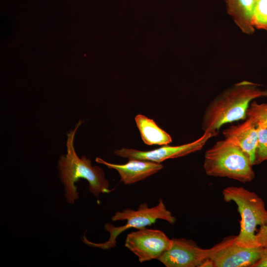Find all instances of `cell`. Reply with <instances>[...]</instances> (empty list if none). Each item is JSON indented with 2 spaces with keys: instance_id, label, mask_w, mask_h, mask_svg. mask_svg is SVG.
Returning <instances> with one entry per match:
<instances>
[{
  "instance_id": "8",
  "label": "cell",
  "mask_w": 267,
  "mask_h": 267,
  "mask_svg": "<svg viewBox=\"0 0 267 267\" xmlns=\"http://www.w3.org/2000/svg\"><path fill=\"white\" fill-rule=\"evenodd\" d=\"M217 134L216 131H206L196 140L181 145H165L153 150L145 151L122 148L115 150L114 153L129 160L137 159L161 163L168 159L181 157L201 150L209 139Z\"/></svg>"
},
{
  "instance_id": "2",
  "label": "cell",
  "mask_w": 267,
  "mask_h": 267,
  "mask_svg": "<svg viewBox=\"0 0 267 267\" xmlns=\"http://www.w3.org/2000/svg\"><path fill=\"white\" fill-rule=\"evenodd\" d=\"M82 123L80 120L74 129L68 133L67 153L60 157L57 165L61 182L64 187L65 197L67 202L72 204L79 198V193L75 183L80 178L88 181L89 191L98 202L100 193H108L113 190L109 188V181L103 170L98 166H92L91 161L86 156L80 158L75 151V135Z\"/></svg>"
},
{
  "instance_id": "4",
  "label": "cell",
  "mask_w": 267,
  "mask_h": 267,
  "mask_svg": "<svg viewBox=\"0 0 267 267\" xmlns=\"http://www.w3.org/2000/svg\"><path fill=\"white\" fill-rule=\"evenodd\" d=\"M225 202H233L241 216L240 229L236 243L245 248L260 247L257 227L267 225V210L263 199L243 187L228 186L222 191Z\"/></svg>"
},
{
  "instance_id": "17",
  "label": "cell",
  "mask_w": 267,
  "mask_h": 267,
  "mask_svg": "<svg viewBox=\"0 0 267 267\" xmlns=\"http://www.w3.org/2000/svg\"><path fill=\"white\" fill-rule=\"evenodd\" d=\"M257 238L260 246H267V225L260 226L257 232Z\"/></svg>"
},
{
  "instance_id": "7",
  "label": "cell",
  "mask_w": 267,
  "mask_h": 267,
  "mask_svg": "<svg viewBox=\"0 0 267 267\" xmlns=\"http://www.w3.org/2000/svg\"><path fill=\"white\" fill-rule=\"evenodd\" d=\"M172 242V239L162 231L143 227L128 234L125 245L142 263L158 260L170 248Z\"/></svg>"
},
{
  "instance_id": "18",
  "label": "cell",
  "mask_w": 267,
  "mask_h": 267,
  "mask_svg": "<svg viewBox=\"0 0 267 267\" xmlns=\"http://www.w3.org/2000/svg\"><path fill=\"white\" fill-rule=\"evenodd\" d=\"M262 247L261 257L252 267H267V246Z\"/></svg>"
},
{
  "instance_id": "12",
  "label": "cell",
  "mask_w": 267,
  "mask_h": 267,
  "mask_svg": "<svg viewBox=\"0 0 267 267\" xmlns=\"http://www.w3.org/2000/svg\"><path fill=\"white\" fill-rule=\"evenodd\" d=\"M226 11L239 29L251 35L255 28L252 23L257 0H224Z\"/></svg>"
},
{
  "instance_id": "16",
  "label": "cell",
  "mask_w": 267,
  "mask_h": 267,
  "mask_svg": "<svg viewBox=\"0 0 267 267\" xmlns=\"http://www.w3.org/2000/svg\"><path fill=\"white\" fill-rule=\"evenodd\" d=\"M257 131L258 142L254 165L259 164L267 160V128L257 127Z\"/></svg>"
},
{
  "instance_id": "10",
  "label": "cell",
  "mask_w": 267,
  "mask_h": 267,
  "mask_svg": "<svg viewBox=\"0 0 267 267\" xmlns=\"http://www.w3.org/2000/svg\"><path fill=\"white\" fill-rule=\"evenodd\" d=\"M95 161L116 170L120 175L121 181L125 184L142 180L163 168L161 163L137 159L129 160L128 163L123 165L109 163L98 157Z\"/></svg>"
},
{
  "instance_id": "5",
  "label": "cell",
  "mask_w": 267,
  "mask_h": 267,
  "mask_svg": "<svg viewBox=\"0 0 267 267\" xmlns=\"http://www.w3.org/2000/svg\"><path fill=\"white\" fill-rule=\"evenodd\" d=\"M113 221L126 220V223L121 226H115L109 223L104 225L105 229L110 234L109 239L103 243H96L89 241L85 236L83 241L87 245L97 247L102 250H107L116 246V239L124 231L130 228L140 229L154 223L158 220H163L170 224H174L177 219L172 213L167 209L162 199L154 207L149 208L146 203L140 204L135 210L130 208L117 212L112 217Z\"/></svg>"
},
{
  "instance_id": "11",
  "label": "cell",
  "mask_w": 267,
  "mask_h": 267,
  "mask_svg": "<svg viewBox=\"0 0 267 267\" xmlns=\"http://www.w3.org/2000/svg\"><path fill=\"white\" fill-rule=\"evenodd\" d=\"M224 138L239 146L249 156L254 165L258 142L257 127L249 119L240 124L232 125L222 131Z\"/></svg>"
},
{
  "instance_id": "13",
  "label": "cell",
  "mask_w": 267,
  "mask_h": 267,
  "mask_svg": "<svg viewBox=\"0 0 267 267\" xmlns=\"http://www.w3.org/2000/svg\"><path fill=\"white\" fill-rule=\"evenodd\" d=\"M135 121L143 142L149 145H165L172 141L171 136L161 129L152 119L138 114Z\"/></svg>"
},
{
  "instance_id": "3",
  "label": "cell",
  "mask_w": 267,
  "mask_h": 267,
  "mask_svg": "<svg viewBox=\"0 0 267 267\" xmlns=\"http://www.w3.org/2000/svg\"><path fill=\"white\" fill-rule=\"evenodd\" d=\"M252 166L247 154L225 138L218 141L204 155L203 167L209 176L248 182L255 177Z\"/></svg>"
},
{
  "instance_id": "14",
  "label": "cell",
  "mask_w": 267,
  "mask_h": 267,
  "mask_svg": "<svg viewBox=\"0 0 267 267\" xmlns=\"http://www.w3.org/2000/svg\"><path fill=\"white\" fill-rule=\"evenodd\" d=\"M246 115L247 119L256 127L267 128V103H258L253 100L247 109Z\"/></svg>"
},
{
  "instance_id": "15",
  "label": "cell",
  "mask_w": 267,
  "mask_h": 267,
  "mask_svg": "<svg viewBox=\"0 0 267 267\" xmlns=\"http://www.w3.org/2000/svg\"><path fill=\"white\" fill-rule=\"evenodd\" d=\"M252 23L255 29L267 31V0H257Z\"/></svg>"
},
{
  "instance_id": "6",
  "label": "cell",
  "mask_w": 267,
  "mask_h": 267,
  "mask_svg": "<svg viewBox=\"0 0 267 267\" xmlns=\"http://www.w3.org/2000/svg\"><path fill=\"white\" fill-rule=\"evenodd\" d=\"M237 236L224 238L211 248L212 267H252L261 257L263 247L248 248L236 243Z\"/></svg>"
},
{
  "instance_id": "9",
  "label": "cell",
  "mask_w": 267,
  "mask_h": 267,
  "mask_svg": "<svg viewBox=\"0 0 267 267\" xmlns=\"http://www.w3.org/2000/svg\"><path fill=\"white\" fill-rule=\"evenodd\" d=\"M172 245L158 259L167 267H202L211 248L203 249L191 240L172 238Z\"/></svg>"
},
{
  "instance_id": "1",
  "label": "cell",
  "mask_w": 267,
  "mask_h": 267,
  "mask_svg": "<svg viewBox=\"0 0 267 267\" xmlns=\"http://www.w3.org/2000/svg\"><path fill=\"white\" fill-rule=\"evenodd\" d=\"M267 97V89L248 81H243L227 88L215 97L205 109L202 130L218 132L224 124L247 118L252 101Z\"/></svg>"
}]
</instances>
